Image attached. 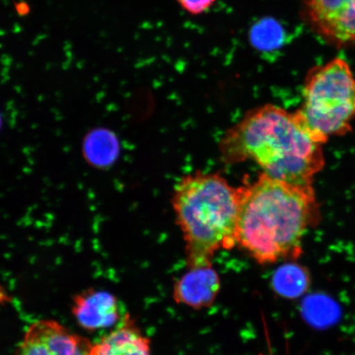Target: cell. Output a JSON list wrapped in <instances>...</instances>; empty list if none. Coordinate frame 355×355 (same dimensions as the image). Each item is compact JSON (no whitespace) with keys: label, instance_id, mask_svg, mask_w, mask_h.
Here are the masks:
<instances>
[{"label":"cell","instance_id":"obj_6","mask_svg":"<svg viewBox=\"0 0 355 355\" xmlns=\"http://www.w3.org/2000/svg\"><path fill=\"white\" fill-rule=\"evenodd\" d=\"M92 345L59 322L41 320L28 327L16 355H90Z\"/></svg>","mask_w":355,"mask_h":355},{"label":"cell","instance_id":"obj_4","mask_svg":"<svg viewBox=\"0 0 355 355\" xmlns=\"http://www.w3.org/2000/svg\"><path fill=\"white\" fill-rule=\"evenodd\" d=\"M297 117L318 143L352 131L355 119V74L343 58L311 69L303 87Z\"/></svg>","mask_w":355,"mask_h":355},{"label":"cell","instance_id":"obj_7","mask_svg":"<svg viewBox=\"0 0 355 355\" xmlns=\"http://www.w3.org/2000/svg\"><path fill=\"white\" fill-rule=\"evenodd\" d=\"M72 312L79 325L92 331L115 327L123 319L116 297L103 291L88 290L75 296Z\"/></svg>","mask_w":355,"mask_h":355},{"label":"cell","instance_id":"obj_12","mask_svg":"<svg viewBox=\"0 0 355 355\" xmlns=\"http://www.w3.org/2000/svg\"><path fill=\"white\" fill-rule=\"evenodd\" d=\"M180 6L191 15H203L214 6L216 0H176Z\"/></svg>","mask_w":355,"mask_h":355},{"label":"cell","instance_id":"obj_3","mask_svg":"<svg viewBox=\"0 0 355 355\" xmlns=\"http://www.w3.org/2000/svg\"><path fill=\"white\" fill-rule=\"evenodd\" d=\"M172 206L189 269L212 266L216 252L236 245L239 188L224 177L203 172L184 176L176 185Z\"/></svg>","mask_w":355,"mask_h":355},{"label":"cell","instance_id":"obj_1","mask_svg":"<svg viewBox=\"0 0 355 355\" xmlns=\"http://www.w3.org/2000/svg\"><path fill=\"white\" fill-rule=\"evenodd\" d=\"M236 245L260 265L296 261L303 239L321 219L313 185L288 183L261 173L239 187Z\"/></svg>","mask_w":355,"mask_h":355},{"label":"cell","instance_id":"obj_2","mask_svg":"<svg viewBox=\"0 0 355 355\" xmlns=\"http://www.w3.org/2000/svg\"><path fill=\"white\" fill-rule=\"evenodd\" d=\"M321 144L302 125L295 112L272 104L248 111L220 144L224 162H254L263 173L288 183L313 185L325 166Z\"/></svg>","mask_w":355,"mask_h":355},{"label":"cell","instance_id":"obj_13","mask_svg":"<svg viewBox=\"0 0 355 355\" xmlns=\"http://www.w3.org/2000/svg\"><path fill=\"white\" fill-rule=\"evenodd\" d=\"M7 300L6 295L4 294V292L3 290H1V288H0V303H2V302H6Z\"/></svg>","mask_w":355,"mask_h":355},{"label":"cell","instance_id":"obj_11","mask_svg":"<svg viewBox=\"0 0 355 355\" xmlns=\"http://www.w3.org/2000/svg\"><path fill=\"white\" fill-rule=\"evenodd\" d=\"M309 284L308 270L293 263L279 266L272 277L274 291L287 299L299 298L308 291Z\"/></svg>","mask_w":355,"mask_h":355},{"label":"cell","instance_id":"obj_9","mask_svg":"<svg viewBox=\"0 0 355 355\" xmlns=\"http://www.w3.org/2000/svg\"><path fill=\"white\" fill-rule=\"evenodd\" d=\"M90 355H153L150 340L131 318L124 315L112 331L92 345Z\"/></svg>","mask_w":355,"mask_h":355},{"label":"cell","instance_id":"obj_10","mask_svg":"<svg viewBox=\"0 0 355 355\" xmlns=\"http://www.w3.org/2000/svg\"><path fill=\"white\" fill-rule=\"evenodd\" d=\"M83 153L88 163L97 168H106L116 161L119 141L112 132L97 128L88 133L83 143Z\"/></svg>","mask_w":355,"mask_h":355},{"label":"cell","instance_id":"obj_5","mask_svg":"<svg viewBox=\"0 0 355 355\" xmlns=\"http://www.w3.org/2000/svg\"><path fill=\"white\" fill-rule=\"evenodd\" d=\"M303 17L331 46H355V0H303Z\"/></svg>","mask_w":355,"mask_h":355},{"label":"cell","instance_id":"obj_14","mask_svg":"<svg viewBox=\"0 0 355 355\" xmlns=\"http://www.w3.org/2000/svg\"><path fill=\"white\" fill-rule=\"evenodd\" d=\"M1 125H2V119H1V116H0V128H1Z\"/></svg>","mask_w":355,"mask_h":355},{"label":"cell","instance_id":"obj_8","mask_svg":"<svg viewBox=\"0 0 355 355\" xmlns=\"http://www.w3.org/2000/svg\"><path fill=\"white\" fill-rule=\"evenodd\" d=\"M220 290V279L212 266L189 268L175 282L173 299L178 304L203 309L214 304Z\"/></svg>","mask_w":355,"mask_h":355}]
</instances>
